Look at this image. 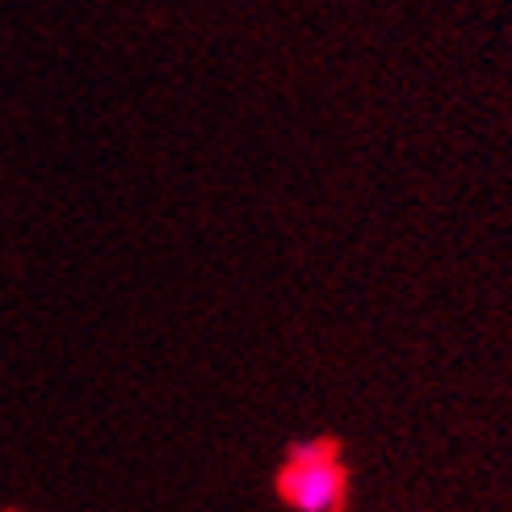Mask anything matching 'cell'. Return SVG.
I'll use <instances>...</instances> for the list:
<instances>
[{
    "mask_svg": "<svg viewBox=\"0 0 512 512\" xmlns=\"http://www.w3.org/2000/svg\"><path fill=\"white\" fill-rule=\"evenodd\" d=\"M273 492L290 512H349L353 475L336 437L294 441L277 462Z\"/></svg>",
    "mask_w": 512,
    "mask_h": 512,
    "instance_id": "6da1fadb",
    "label": "cell"
}]
</instances>
